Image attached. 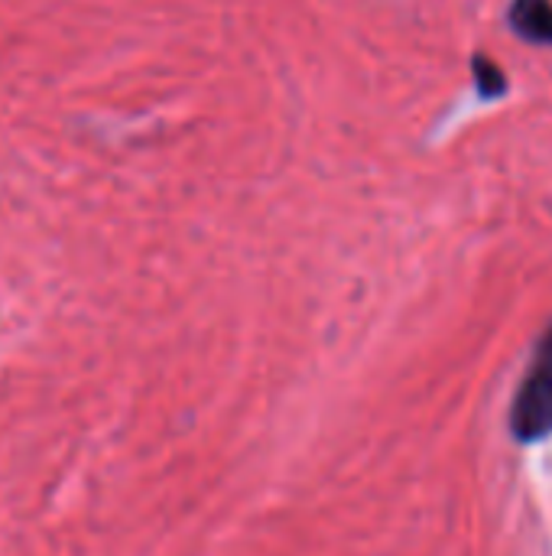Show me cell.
Masks as SVG:
<instances>
[{"mask_svg": "<svg viewBox=\"0 0 552 556\" xmlns=\"http://www.w3.org/2000/svg\"><path fill=\"white\" fill-rule=\"evenodd\" d=\"M511 430L521 443H537L552 433V332L543 339L537 362L517 391Z\"/></svg>", "mask_w": 552, "mask_h": 556, "instance_id": "obj_1", "label": "cell"}, {"mask_svg": "<svg viewBox=\"0 0 552 556\" xmlns=\"http://www.w3.org/2000/svg\"><path fill=\"white\" fill-rule=\"evenodd\" d=\"M511 23L534 42H552V0H514Z\"/></svg>", "mask_w": 552, "mask_h": 556, "instance_id": "obj_2", "label": "cell"}, {"mask_svg": "<svg viewBox=\"0 0 552 556\" xmlns=\"http://www.w3.org/2000/svg\"><path fill=\"white\" fill-rule=\"evenodd\" d=\"M475 75H478V88L482 94H501L504 91V72L488 62V59H475Z\"/></svg>", "mask_w": 552, "mask_h": 556, "instance_id": "obj_3", "label": "cell"}]
</instances>
